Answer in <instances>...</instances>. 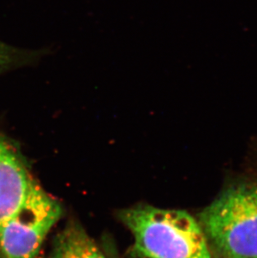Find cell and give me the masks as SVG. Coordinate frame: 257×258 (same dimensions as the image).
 <instances>
[{"mask_svg":"<svg viewBox=\"0 0 257 258\" xmlns=\"http://www.w3.org/2000/svg\"><path fill=\"white\" fill-rule=\"evenodd\" d=\"M120 219L133 234L135 256L211 258L202 226L188 212L139 206L121 212Z\"/></svg>","mask_w":257,"mask_h":258,"instance_id":"1","label":"cell"},{"mask_svg":"<svg viewBox=\"0 0 257 258\" xmlns=\"http://www.w3.org/2000/svg\"><path fill=\"white\" fill-rule=\"evenodd\" d=\"M200 225L224 258H257V187L226 190L202 212Z\"/></svg>","mask_w":257,"mask_h":258,"instance_id":"2","label":"cell"},{"mask_svg":"<svg viewBox=\"0 0 257 258\" xmlns=\"http://www.w3.org/2000/svg\"><path fill=\"white\" fill-rule=\"evenodd\" d=\"M60 205L34 184L20 209L0 227L1 258H35L60 217Z\"/></svg>","mask_w":257,"mask_h":258,"instance_id":"3","label":"cell"},{"mask_svg":"<svg viewBox=\"0 0 257 258\" xmlns=\"http://www.w3.org/2000/svg\"><path fill=\"white\" fill-rule=\"evenodd\" d=\"M34 185L15 150L0 138V227L20 209Z\"/></svg>","mask_w":257,"mask_h":258,"instance_id":"4","label":"cell"},{"mask_svg":"<svg viewBox=\"0 0 257 258\" xmlns=\"http://www.w3.org/2000/svg\"><path fill=\"white\" fill-rule=\"evenodd\" d=\"M53 258H105L82 227L70 225L56 240Z\"/></svg>","mask_w":257,"mask_h":258,"instance_id":"5","label":"cell"},{"mask_svg":"<svg viewBox=\"0 0 257 258\" xmlns=\"http://www.w3.org/2000/svg\"><path fill=\"white\" fill-rule=\"evenodd\" d=\"M53 52L50 47L39 49H20L0 41V75L24 66H35Z\"/></svg>","mask_w":257,"mask_h":258,"instance_id":"6","label":"cell"}]
</instances>
